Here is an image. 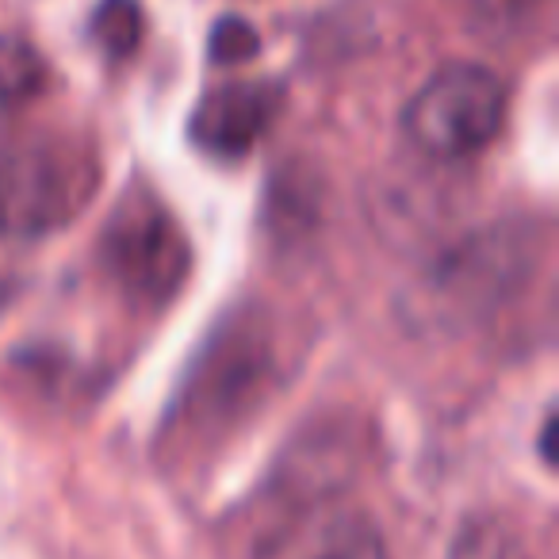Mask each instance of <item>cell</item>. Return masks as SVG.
I'll list each match as a JSON object with an SVG mask.
<instances>
[{
	"label": "cell",
	"instance_id": "7a4b0ae2",
	"mask_svg": "<svg viewBox=\"0 0 559 559\" xmlns=\"http://www.w3.org/2000/svg\"><path fill=\"white\" fill-rule=\"evenodd\" d=\"M506 123V85L483 66L452 62L426 78L403 111L406 139L437 162H464L487 150Z\"/></svg>",
	"mask_w": 559,
	"mask_h": 559
},
{
	"label": "cell",
	"instance_id": "5b68a950",
	"mask_svg": "<svg viewBox=\"0 0 559 559\" xmlns=\"http://www.w3.org/2000/svg\"><path fill=\"white\" fill-rule=\"evenodd\" d=\"M269 376V342L253 330H230L215 337L200 360L188 399H180L185 429H218L238 418L257 395V383Z\"/></svg>",
	"mask_w": 559,
	"mask_h": 559
},
{
	"label": "cell",
	"instance_id": "52a82bcc",
	"mask_svg": "<svg viewBox=\"0 0 559 559\" xmlns=\"http://www.w3.org/2000/svg\"><path fill=\"white\" fill-rule=\"evenodd\" d=\"M449 559H544L525 525L502 513H479L464 521V528L452 540Z\"/></svg>",
	"mask_w": 559,
	"mask_h": 559
},
{
	"label": "cell",
	"instance_id": "8992f818",
	"mask_svg": "<svg viewBox=\"0 0 559 559\" xmlns=\"http://www.w3.org/2000/svg\"><path fill=\"white\" fill-rule=\"evenodd\" d=\"M284 108V88L276 81H226L211 88L188 119L192 142L211 157H246L269 134Z\"/></svg>",
	"mask_w": 559,
	"mask_h": 559
},
{
	"label": "cell",
	"instance_id": "8fae6325",
	"mask_svg": "<svg viewBox=\"0 0 559 559\" xmlns=\"http://www.w3.org/2000/svg\"><path fill=\"white\" fill-rule=\"evenodd\" d=\"M257 32L238 16H223L215 27H211V58L223 66H234V62H246V58L257 55Z\"/></svg>",
	"mask_w": 559,
	"mask_h": 559
},
{
	"label": "cell",
	"instance_id": "3957f363",
	"mask_svg": "<svg viewBox=\"0 0 559 559\" xmlns=\"http://www.w3.org/2000/svg\"><path fill=\"white\" fill-rule=\"evenodd\" d=\"M100 261L127 299L142 307H165L185 288L192 246L162 200L150 192H127L104 226Z\"/></svg>",
	"mask_w": 559,
	"mask_h": 559
},
{
	"label": "cell",
	"instance_id": "277c9868",
	"mask_svg": "<svg viewBox=\"0 0 559 559\" xmlns=\"http://www.w3.org/2000/svg\"><path fill=\"white\" fill-rule=\"evenodd\" d=\"M533 272V238L518 226H495L460 249H449L444 261L429 272V307L452 322H472L490 307L506 304Z\"/></svg>",
	"mask_w": 559,
	"mask_h": 559
},
{
	"label": "cell",
	"instance_id": "6da1fadb",
	"mask_svg": "<svg viewBox=\"0 0 559 559\" xmlns=\"http://www.w3.org/2000/svg\"><path fill=\"white\" fill-rule=\"evenodd\" d=\"M100 157L81 134L47 131L0 150V238L35 241L66 230L100 192Z\"/></svg>",
	"mask_w": 559,
	"mask_h": 559
},
{
	"label": "cell",
	"instance_id": "9c48e42d",
	"mask_svg": "<svg viewBox=\"0 0 559 559\" xmlns=\"http://www.w3.org/2000/svg\"><path fill=\"white\" fill-rule=\"evenodd\" d=\"M88 32L108 58L134 55L142 43V4L139 0H100Z\"/></svg>",
	"mask_w": 559,
	"mask_h": 559
},
{
	"label": "cell",
	"instance_id": "30bf717a",
	"mask_svg": "<svg viewBox=\"0 0 559 559\" xmlns=\"http://www.w3.org/2000/svg\"><path fill=\"white\" fill-rule=\"evenodd\" d=\"M314 559H388V548L368 521H345L322 540Z\"/></svg>",
	"mask_w": 559,
	"mask_h": 559
},
{
	"label": "cell",
	"instance_id": "ba28073f",
	"mask_svg": "<svg viewBox=\"0 0 559 559\" xmlns=\"http://www.w3.org/2000/svg\"><path fill=\"white\" fill-rule=\"evenodd\" d=\"M47 81L50 70L32 43L20 35H0V104L4 108L32 104L47 88Z\"/></svg>",
	"mask_w": 559,
	"mask_h": 559
}]
</instances>
